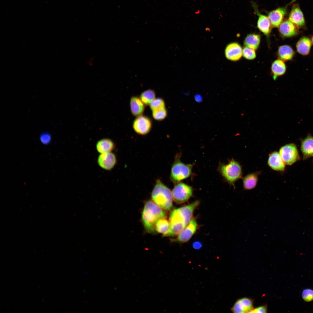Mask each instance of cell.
Segmentation results:
<instances>
[{
	"label": "cell",
	"instance_id": "cell-1",
	"mask_svg": "<svg viewBox=\"0 0 313 313\" xmlns=\"http://www.w3.org/2000/svg\"><path fill=\"white\" fill-rule=\"evenodd\" d=\"M165 212L154 202L149 200L145 203L142 214L144 226L149 232H155V225L160 219L165 218Z\"/></svg>",
	"mask_w": 313,
	"mask_h": 313
},
{
	"label": "cell",
	"instance_id": "cell-2",
	"mask_svg": "<svg viewBox=\"0 0 313 313\" xmlns=\"http://www.w3.org/2000/svg\"><path fill=\"white\" fill-rule=\"evenodd\" d=\"M151 196L154 202L162 209L169 210L172 208L173 199L172 192L160 180L156 181Z\"/></svg>",
	"mask_w": 313,
	"mask_h": 313
},
{
	"label": "cell",
	"instance_id": "cell-3",
	"mask_svg": "<svg viewBox=\"0 0 313 313\" xmlns=\"http://www.w3.org/2000/svg\"><path fill=\"white\" fill-rule=\"evenodd\" d=\"M218 170L225 180L233 185L242 176V170L240 165L233 159L230 160L227 164L220 163Z\"/></svg>",
	"mask_w": 313,
	"mask_h": 313
},
{
	"label": "cell",
	"instance_id": "cell-4",
	"mask_svg": "<svg viewBox=\"0 0 313 313\" xmlns=\"http://www.w3.org/2000/svg\"><path fill=\"white\" fill-rule=\"evenodd\" d=\"M180 156V154L176 155L171 169L170 178L175 184L189 177L192 174V165L182 163Z\"/></svg>",
	"mask_w": 313,
	"mask_h": 313
},
{
	"label": "cell",
	"instance_id": "cell-5",
	"mask_svg": "<svg viewBox=\"0 0 313 313\" xmlns=\"http://www.w3.org/2000/svg\"><path fill=\"white\" fill-rule=\"evenodd\" d=\"M176 184L172 192L173 199L179 203L186 202L192 195V188L183 183Z\"/></svg>",
	"mask_w": 313,
	"mask_h": 313
},
{
	"label": "cell",
	"instance_id": "cell-6",
	"mask_svg": "<svg viewBox=\"0 0 313 313\" xmlns=\"http://www.w3.org/2000/svg\"><path fill=\"white\" fill-rule=\"evenodd\" d=\"M279 153L287 165H291L300 159L297 148L293 143L286 144L282 147Z\"/></svg>",
	"mask_w": 313,
	"mask_h": 313
},
{
	"label": "cell",
	"instance_id": "cell-7",
	"mask_svg": "<svg viewBox=\"0 0 313 313\" xmlns=\"http://www.w3.org/2000/svg\"><path fill=\"white\" fill-rule=\"evenodd\" d=\"M170 229L168 235L174 236L178 235L186 226L184 219L178 209L171 212L170 217Z\"/></svg>",
	"mask_w": 313,
	"mask_h": 313
},
{
	"label": "cell",
	"instance_id": "cell-8",
	"mask_svg": "<svg viewBox=\"0 0 313 313\" xmlns=\"http://www.w3.org/2000/svg\"><path fill=\"white\" fill-rule=\"evenodd\" d=\"M133 128L138 134L144 135L148 133L152 128L150 119L147 117L142 115L137 117L134 121Z\"/></svg>",
	"mask_w": 313,
	"mask_h": 313
},
{
	"label": "cell",
	"instance_id": "cell-9",
	"mask_svg": "<svg viewBox=\"0 0 313 313\" xmlns=\"http://www.w3.org/2000/svg\"><path fill=\"white\" fill-rule=\"evenodd\" d=\"M117 161L115 154L112 152L100 154L97 159L99 166L102 169L110 171L116 165Z\"/></svg>",
	"mask_w": 313,
	"mask_h": 313
},
{
	"label": "cell",
	"instance_id": "cell-10",
	"mask_svg": "<svg viewBox=\"0 0 313 313\" xmlns=\"http://www.w3.org/2000/svg\"><path fill=\"white\" fill-rule=\"evenodd\" d=\"M294 1L295 0H292L285 7L279 8L269 13L268 17L272 26L275 28L279 26L287 13L288 6Z\"/></svg>",
	"mask_w": 313,
	"mask_h": 313
},
{
	"label": "cell",
	"instance_id": "cell-11",
	"mask_svg": "<svg viewBox=\"0 0 313 313\" xmlns=\"http://www.w3.org/2000/svg\"><path fill=\"white\" fill-rule=\"evenodd\" d=\"M197 224L195 219H192L188 224L178 234L176 241L184 243L188 241L196 232Z\"/></svg>",
	"mask_w": 313,
	"mask_h": 313
},
{
	"label": "cell",
	"instance_id": "cell-12",
	"mask_svg": "<svg viewBox=\"0 0 313 313\" xmlns=\"http://www.w3.org/2000/svg\"><path fill=\"white\" fill-rule=\"evenodd\" d=\"M252 5L258 16L257 22L258 28L265 35L268 36L271 32L272 26L268 17L261 14L259 12L256 4L253 3Z\"/></svg>",
	"mask_w": 313,
	"mask_h": 313
},
{
	"label": "cell",
	"instance_id": "cell-13",
	"mask_svg": "<svg viewBox=\"0 0 313 313\" xmlns=\"http://www.w3.org/2000/svg\"><path fill=\"white\" fill-rule=\"evenodd\" d=\"M242 52L241 47L237 42L229 43L225 50L226 57L228 59L233 61L239 60L242 56Z\"/></svg>",
	"mask_w": 313,
	"mask_h": 313
},
{
	"label": "cell",
	"instance_id": "cell-14",
	"mask_svg": "<svg viewBox=\"0 0 313 313\" xmlns=\"http://www.w3.org/2000/svg\"><path fill=\"white\" fill-rule=\"evenodd\" d=\"M296 26L289 20H285L282 22L279 26V31L283 37H292L296 35L298 33Z\"/></svg>",
	"mask_w": 313,
	"mask_h": 313
},
{
	"label": "cell",
	"instance_id": "cell-15",
	"mask_svg": "<svg viewBox=\"0 0 313 313\" xmlns=\"http://www.w3.org/2000/svg\"><path fill=\"white\" fill-rule=\"evenodd\" d=\"M252 300L248 298H244L239 299L232 308L234 313L249 312L253 309Z\"/></svg>",
	"mask_w": 313,
	"mask_h": 313
},
{
	"label": "cell",
	"instance_id": "cell-16",
	"mask_svg": "<svg viewBox=\"0 0 313 313\" xmlns=\"http://www.w3.org/2000/svg\"><path fill=\"white\" fill-rule=\"evenodd\" d=\"M301 150L303 160L313 156V137L309 134L306 137L301 140Z\"/></svg>",
	"mask_w": 313,
	"mask_h": 313
},
{
	"label": "cell",
	"instance_id": "cell-17",
	"mask_svg": "<svg viewBox=\"0 0 313 313\" xmlns=\"http://www.w3.org/2000/svg\"><path fill=\"white\" fill-rule=\"evenodd\" d=\"M268 164L272 169L277 171H283L285 168V164L279 153L274 152L270 155Z\"/></svg>",
	"mask_w": 313,
	"mask_h": 313
},
{
	"label": "cell",
	"instance_id": "cell-18",
	"mask_svg": "<svg viewBox=\"0 0 313 313\" xmlns=\"http://www.w3.org/2000/svg\"><path fill=\"white\" fill-rule=\"evenodd\" d=\"M288 19L296 26L299 27H302L305 24L303 14L297 5L293 6L289 15Z\"/></svg>",
	"mask_w": 313,
	"mask_h": 313
},
{
	"label": "cell",
	"instance_id": "cell-19",
	"mask_svg": "<svg viewBox=\"0 0 313 313\" xmlns=\"http://www.w3.org/2000/svg\"><path fill=\"white\" fill-rule=\"evenodd\" d=\"M199 204V201H196L188 205L178 208L184 219L186 226L192 219L193 212Z\"/></svg>",
	"mask_w": 313,
	"mask_h": 313
},
{
	"label": "cell",
	"instance_id": "cell-20",
	"mask_svg": "<svg viewBox=\"0 0 313 313\" xmlns=\"http://www.w3.org/2000/svg\"><path fill=\"white\" fill-rule=\"evenodd\" d=\"M96 147L97 151L101 154L112 152L115 149V145L111 139L103 138L97 141Z\"/></svg>",
	"mask_w": 313,
	"mask_h": 313
},
{
	"label": "cell",
	"instance_id": "cell-21",
	"mask_svg": "<svg viewBox=\"0 0 313 313\" xmlns=\"http://www.w3.org/2000/svg\"><path fill=\"white\" fill-rule=\"evenodd\" d=\"M130 110L132 114L138 117L142 115L145 109V105L140 98L133 96L131 98L130 102Z\"/></svg>",
	"mask_w": 313,
	"mask_h": 313
},
{
	"label": "cell",
	"instance_id": "cell-22",
	"mask_svg": "<svg viewBox=\"0 0 313 313\" xmlns=\"http://www.w3.org/2000/svg\"><path fill=\"white\" fill-rule=\"evenodd\" d=\"M312 43V41L309 38L306 37H301L296 45L297 52L303 56L307 55L310 51Z\"/></svg>",
	"mask_w": 313,
	"mask_h": 313
},
{
	"label": "cell",
	"instance_id": "cell-23",
	"mask_svg": "<svg viewBox=\"0 0 313 313\" xmlns=\"http://www.w3.org/2000/svg\"><path fill=\"white\" fill-rule=\"evenodd\" d=\"M277 54L280 59L283 61L292 60L294 55V52L291 46L288 45H283L279 48Z\"/></svg>",
	"mask_w": 313,
	"mask_h": 313
},
{
	"label": "cell",
	"instance_id": "cell-24",
	"mask_svg": "<svg viewBox=\"0 0 313 313\" xmlns=\"http://www.w3.org/2000/svg\"><path fill=\"white\" fill-rule=\"evenodd\" d=\"M261 40L260 36L258 34H251L248 35L244 41L245 47L256 50L259 47Z\"/></svg>",
	"mask_w": 313,
	"mask_h": 313
},
{
	"label": "cell",
	"instance_id": "cell-25",
	"mask_svg": "<svg viewBox=\"0 0 313 313\" xmlns=\"http://www.w3.org/2000/svg\"><path fill=\"white\" fill-rule=\"evenodd\" d=\"M258 180V173H252L248 174L243 179V188L245 190H250L255 188Z\"/></svg>",
	"mask_w": 313,
	"mask_h": 313
},
{
	"label": "cell",
	"instance_id": "cell-26",
	"mask_svg": "<svg viewBox=\"0 0 313 313\" xmlns=\"http://www.w3.org/2000/svg\"><path fill=\"white\" fill-rule=\"evenodd\" d=\"M170 222L165 218L159 219L156 222L155 227V230L159 233L164 236L168 235L170 229Z\"/></svg>",
	"mask_w": 313,
	"mask_h": 313
},
{
	"label": "cell",
	"instance_id": "cell-27",
	"mask_svg": "<svg viewBox=\"0 0 313 313\" xmlns=\"http://www.w3.org/2000/svg\"><path fill=\"white\" fill-rule=\"evenodd\" d=\"M271 70L273 74L276 76L284 74L286 67L284 61L280 59L274 61L272 64Z\"/></svg>",
	"mask_w": 313,
	"mask_h": 313
},
{
	"label": "cell",
	"instance_id": "cell-28",
	"mask_svg": "<svg viewBox=\"0 0 313 313\" xmlns=\"http://www.w3.org/2000/svg\"><path fill=\"white\" fill-rule=\"evenodd\" d=\"M155 93L154 91L151 89H148L142 92L140 95V99L145 105H150L151 102L155 99Z\"/></svg>",
	"mask_w": 313,
	"mask_h": 313
},
{
	"label": "cell",
	"instance_id": "cell-29",
	"mask_svg": "<svg viewBox=\"0 0 313 313\" xmlns=\"http://www.w3.org/2000/svg\"><path fill=\"white\" fill-rule=\"evenodd\" d=\"M150 106L152 111L165 108L164 101L161 98L155 99L150 103Z\"/></svg>",
	"mask_w": 313,
	"mask_h": 313
},
{
	"label": "cell",
	"instance_id": "cell-30",
	"mask_svg": "<svg viewBox=\"0 0 313 313\" xmlns=\"http://www.w3.org/2000/svg\"><path fill=\"white\" fill-rule=\"evenodd\" d=\"M167 114V111L165 108L152 111L153 118L157 121L163 120L166 117Z\"/></svg>",
	"mask_w": 313,
	"mask_h": 313
},
{
	"label": "cell",
	"instance_id": "cell-31",
	"mask_svg": "<svg viewBox=\"0 0 313 313\" xmlns=\"http://www.w3.org/2000/svg\"><path fill=\"white\" fill-rule=\"evenodd\" d=\"M242 56L247 59L252 60L256 58V55L255 50L245 47L243 50Z\"/></svg>",
	"mask_w": 313,
	"mask_h": 313
},
{
	"label": "cell",
	"instance_id": "cell-32",
	"mask_svg": "<svg viewBox=\"0 0 313 313\" xmlns=\"http://www.w3.org/2000/svg\"><path fill=\"white\" fill-rule=\"evenodd\" d=\"M301 296L303 300L309 302L313 300V290L310 288L304 289L302 292Z\"/></svg>",
	"mask_w": 313,
	"mask_h": 313
},
{
	"label": "cell",
	"instance_id": "cell-33",
	"mask_svg": "<svg viewBox=\"0 0 313 313\" xmlns=\"http://www.w3.org/2000/svg\"><path fill=\"white\" fill-rule=\"evenodd\" d=\"M40 139L42 144L47 145L50 142L51 139V136L49 134L44 133L42 134L40 136Z\"/></svg>",
	"mask_w": 313,
	"mask_h": 313
},
{
	"label": "cell",
	"instance_id": "cell-34",
	"mask_svg": "<svg viewBox=\"0 0 313 313\" xmlns=\"http://www.w3.org/2000/svg\"><path fill=\"white\" fill-rule=\"evenodd\" d=\"M267 311L266 307L265 306H261L255 309H253L250 313H266Z\"/></svg>",
	"mask_w": 313,
	"mask_h": 313
},
{
	"label": "cell",
	"instance_id": "cell-35",
	"mask_svg": "<svg viewBox=\"0 0 313 313\" xmlns=\"http://www.w3.org/2000/svg\"><path fill=\"white\" fill-rule=\"evenodd\" d=\"M192 245L195 249H199L201 248L202 244L200 242L196 241H194Z\"/></svg>",
	"mask_w": 313,
	"mask_h": 313
},
{
	"label": "cell",
	"instance_id": "cell-36",
	"mask_svg": "<svg viewBox=\"0 0 313 313\" xmlns=\"http://www.w3.org/2000/svg\"><path fill=\"white\" fill-rule=\"evenodd\" d=\"M194 99L197 102L200 103L203 100V97L201 94H197L194 96Z\"/></svg>",
	"mask_w": 313,
	"mask_h": 313
},
{
	"label": "cell",
	"instance_id": "cell-37",
	"mask_svg": "<svg viewBox=\"0 0 313 313\" xmlns=\"http://www.w3.org/2000/svg\"><path fill=\"white\" fill-rule=\"evenodd\" d=\"M311 41H312V43L313 44V36H312V40H311Z\"/></svg>",
	"mask_w": 313,
	"mask_h": 313
}]
</instances>
